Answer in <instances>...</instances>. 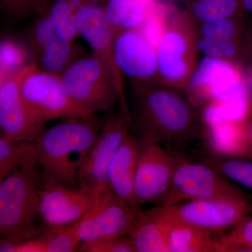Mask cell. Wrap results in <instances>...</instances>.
Masks as SVG:
<instances>
[{"label": "cell", "mask_w": 252, "mask_h": 252, "mask_svg": "<svg viewBox=\"0 0 252 252\" xmlns=\"http://www.w3.org/2000/svg\"><path fill=\"white\" fill-rule=\"evenodd\" d=\"M132 86L131 127L137 138L171 147L198 135L201 119L177 91L159 84Z\"/></svg>", "instance_id": "1"}, {"label": "cell", "mask_w": 252, "mask_h": 252, "mask_svg": "<svg viewBox=\"0 0 252 252\" xmlns=\"http://www.w3.org/2000/svg\"><path fill=\"white\" fill-rule=\"evenodd\" d=\"M105 118L97 114L70 116L34 140L41 185L61 183L76 187L79 169L94 147Z\"/></svg>", "instance_id": "2"}, {"label": "cell", "mask_w": 252, "mask_h": 252, "mask_svg": "<svg viewBox=\"0 0 252 252\" xmlns=\"http://www.w3.org/2000/svg\"><path fill=\"white\" fill-rule=\"evenodd\" d=\"M41 167L34 160L0 182L1 238L23 241L39 238L46 229L41 212Z\"/></svg>", "instance_id": "3"}, {"label": "cell", "mask_w": 252, "mask_h": 252, "mask_svg": "<svg viewBox=\"0 0 252 252\" xmlns=\"http://www.w3.org/2000/svg\"><path fill=\"white\" fill-rule=\"evenodd\" d=\"M160 85L185 92L198 61V23L187 11L170 16L157 48Z\"/></svg>", "instance_id": "4"}, {"label": "cell", "mask_w": 252, "mask_h": 252, "mask_svg": "<svg viewBox=\"0 0 252 252\" xmlns=\"http://www.w3.org/2000/svg\"><path fill=\"white\" fill-rule=\"evenodd\" d=\"M60 77L73 102L91 114L111 112L119 104L114 84L103 65L93 55L78 60Z\"/></svg>", "instance_id": "5"}, {"label": "cell", "mask_w": 252, "mask_h": 252, "mask_svg": "<svg viewBox=\"0 0 252 252\" xmlns=\"http://www.w3.org/2000/svg\"><path fill=\"white\" fill-rule=\"evenodd\" d=\"M185 92L193 107L251 92L245 67L204 56L189 79Z\"/></svg>", "instance_id": "6"}, {"label": "cell", "mask_w": 252, "mask_h": 252, "mask_svg": "<svg viewBox=\"0 0 252 252\" xmlns=\"http://www.w3.org/2000/svg\"><path fill=\"white\" fill-rule=\"evenodd\" d=\"M190 200H245V197L233 182L205 162L180 158L170 193L161 205Z\"/></svg>", "instance_id": "7"}, {"label": "cell", "mask_w": 252, "mask_h": 252, "mask_svg": "<svg viewBox=\"0 0 252 252\" xmlns=\"http://www.w3.org/2000/svg\"><path fill=\"white\" fill-rule=\"evenodd\" d=\"M18 83L26 103L46 122L70 116L91 115L74 103L57 74L39 69L34 63L19 73Z\"/></svg>", "instance_id": "8"}, {"label": "cell", "mask_w": 252, "mask_h": 252, "mask_svg": "<svg viewBox=\"0 0 252 252\" xmlns=\"http://www.w3.org/2000/svg\"><path fill=\"white\" fill-rule=\"evenodd\" d=\"M179 159L160 144L138 139L134 191L139 207L164 203L171 189Z\"/></svg>", "instance_id": "9"}, {"label": "cell", "mask_w": 252, "mask_h": 252, "mask_svg": "<svg viewBox=\"0 0 252 252\" xmlns=\"http://www.w3.org/2000/svg\"><path fill=\"white\" fill-rule=\"evenodd\" d=\"M94 147L79 169V185L86 186L100 195L108 187V172L111 162L118 149L130 133L131 121L119 107L109 113Z\"/></svg>", "instance_id": "10"}, {"label": "cell", "mask_w": 252, "mask_h": 252, "mask_svg": "<svg viewBox=\"0 0 252 252\" xmlns=\"http://www.w3.org/2000/svg\"><path fill=\"white\" fill-rule=\"evenodd\" d=\"M33 63L41 70L61 75L78 60L85 57V51L60 35L49 13H43L26 31L22 41Z\"/></svg>", "instance_id": "11"}, {"label": "cell", "mask_w": 252, "mask_h": 252, "mask_svg": "<svg viewBox=\"0 0 252 252\" xmlns=\"http://www.w3.org/2000/svg\"><path fill=\"white\" fill-rule=\"evenodd\" d=\"M140 207L128 205L109 187L80 220L75 221L82 243L128 235Z\"/></svg>", "instance_id": "12"}, {"label": "cell", "mask_w": 252, "mask_h": 252, "mask_svg": "<svg viewBox=\"0 0 252 252\" xmlns=\"http://www.w3.org/2000/svg\"><path fill=\"white\" fill-rule=\"evenodd\" d=\"M250 27L245 16L198 23V49L206 57L244 66L248 54Z\"/></svg>", "instance_id": "13"}, {"label": "cell", "mask_w": 252, "mask_h": 252, "mask_svg": "<svg viewBox=\"0 0 252 252\" xmlns=\"http://www.w3.org/2000/svg\"><path fill=\"white\" fill-rule=\"evenodd\" d=\"M79 31L92 49L93 56L103 65L119 94V107L131 121L124 74L116 61L114 46L115 32L107 22L103 9L94 5L86 10L80 18Z\"/></svg>", "instance_id": "14"}, {"label": "cell", "mask_w": 252, "mask_h": 252, "mask_svg": "<svg viewBox=\"0 0 252 252\" xmlns=\"http://www.w3.org/2000/svg\"><path fill=\"white\" fill-rule=\"evenodd\" d=\"M168 220L189 223L216 233L232 228L243 218L245 200H190L175 205H158Z\"/></svg>", "instance_id": "15"}, {"label": "cell", "mask_w": 252, "mask_h": 252, "mask_svg": "<svg viewBox=\"0 0 252 252\" xmlns=\"http://www.w3.org/2000/svg\"><path fill=\"white\" fill-rule=\"evenodd\" d=\"M18 75L0 78V131L9 140L33 141L45 130L46 122L25 102Z\"/></svg>", "instance_id": "16"}, {"label": "cell", "mask_w": 252, "mask_h": 252, "mask_svg": "<svg viewBox=\"0 0 252 252\" xmlns=\"http://www.w3.org/2000/svg\"><path fill=\"white\" fill-rule=\"evenodd\" d=\"M43 220L48 226L74 223L94 206L99 198L86 186L68 187L61 183L40 185Z\"/></svg>", "instance_id": "17"}, {"label": "cell", "mask_w": 252, "mask_h": 252, "mask_svg": "<svg viewBox=\"0 0 252 252\" xmlns=\"http://www.w3.org/2000/svg\"><path fill=\"white\" fill-rule=\"evenodd\" d=\"M114 46L118 66L132 85L160 84L157 49L138 30L115 32Z\"/></svg>", "instance_id": "18"}, {"label": "cell", "mask_w": 252, "mask_h": 252, "mask_svg": "<svg viewBox=\"0 0 252 252\" xmlns=\"http://www.w3.org/2000/svg\"><path fill=\"white\" fill-rule=\"evenodd\" d=\"M137 150L138 138L130 132L113 158L108 172L109 189L123 201L136 207H139L134 191Z\"/></svg>", "instance_id": "19"}, {"label": "cell", "mask_w": 252, "mask_h": 252, "mask_svg": "<svg viewBox=\"0 0 252 252\" xmlns=\"http://www.w3.org/2000/svg\"><path fill=\"white\" fill-rule=\"evenodd\" d=\"M128 235L136 252H170L166 223L157 207L140 210Z\"/></svg>", "instance_id": "20"}, {"label": "cell", "mask_w": 252, "mask_h": 252, "mask_svg": "<svg viewBox=\"0 0 252 252\" xmlns=\"http://www.w3.org/2000/svg\"><path fill=\"white\" fill-rule=\"evenodd\" d=\"M167 225L170 252H216L215 233L189 223L168 220L157 206Z\"/></svg>", "instance_id": "21"}, {"label": "cell", "mask_w": 252, "mask_h": 252, "mask_svg": "<svg viewBox=\"0 0 252 252\" xmlns=\"http://www.w3.org/2000/svg\"><path fill=\"white\" fill-rule=\"evenodd\" d=\"M154 1L109 0L103 9L104 16L115 32L125 30L140 29L152 9Z\"/></svg>", "instance_id": "22"}, {"label": "cell", "mask_w": 252, "mask_h": 252, "mask_svg": "<svg viewBox=\"0 0 252 252\" xmlns=\"http://www.w3.org/2000/svg\"><path fill=\"white\" fill-rule=\"evenodd\" d=\"M94 0H57L51 6L49 15L60 35L67 41H74L80 34L79 22L82 14Z\"/></svg>", "instance_id": "23"}, {"label": "cell", "mask_w": 252, "mask_h": 252, "mask_svg": "<svg viewBox=\"0 0 252 252\" xmlns=\"http://www.w3.org/2000/svg\"><path fill=\"white\" fill-rule=\"evenodd\" d=\"M187 13L198 23L245 16L240 0H187Z\"/></svg>", "instance_id": "24"}, {"label": "cell", "mask_w": 252, "mask_h": 252, "mask_svg": "<svg viewBox=\"0 0 252 252\" xmlns=\"http://www.w3.org/2000/svg\"><path fill=\"white\" fill-rule=\"evenodd\" d=\"M34 160H36L34 140H12L0 137V182L16 169Z\"/></svg>", "instance_id": "25"}, {"label": "cell", "mask_w": 252, "mask_h": 252, "mask_svg": "<svg viewBox=\"0 0 252 252\" xmlns=\"http://www.w3.org/2000/svg\"><path fill=\"white\" fill-rule=\"evenodd\" d=\"M33 63L23 41L1 39L0 44V78L19 74Z\"/></svg>", "instance_id": "26"}, {"label": "cell", "mask_w": 252, "mask_h": 252, "mask_svg": "<svg viewBox=\"0 0 252 252\" xmlns=\"http://www.w3.org/2000/svg\"><path fill=\"white\" fill-rule=\"evenodd\" d=\"M39 238L45 247L46 252H77L82 243L75 222L47 226Z\"/></svg>", "instance_id": "27"}, {"label": "cell", "mask_w": 252, "mask_h": 252, "mask_svg": "<svg viewBox=\"0 0 252 252\" xmlns=\"http://www.w3.org/2000/svg\"><path fill=\"white\" fill-rule=\"evenodd\" d=\"M203 162L232 182L252 189V162L229 158H206Z\"/></svg>", "instance_id": "28"}, {"label": "cell", "mask_w": 252, "mask_h": 252, "mask_svg": "<svg viewBox=\"0 0 252 252\" xmlns=\"http://www.w3.org/2000/svg\"><path fill=\"white\" fill-rule=\"evenodd\" d=\"M252 250V218L242 219L238 223L217 238L216 252H240Z\"/></svg>", "instance_id": "29"}, {"label": "cell", "mask_w": 252, "mask_h": 252, "mask_svg": "<svg viewBox=\"0 0 252 252\" xmlns=\"http://www.w3.org/2000/svg\"><path fill=\"white\" fill-rule=\"evenodd\" d=\"M77 252H136L135 246L128 235L82 243Z\"/></svg>", "instance_id": "30"}, {"label": "cell", "mask_w": 252, "mask_h": 252, "mask_svg": "<svg viewBox=\"0 0 252 252\" xmlns=\"http://www.w3.org/2000/svg\"><path fill=\"white\" fill-rule=\"evenodd\" d=\"M248 62V69H246L247 77H248L249 85L252 94V24L250 27L249 34L248 54L246 63Z\"/></svg>", "instance_id": "31"}, {"label": "cell", "mask_w": 252, "mask_h": 252, "mask_svg": "<svg viewBox=\"0 0 252 252\" xmlns=\"http://www.w3.org/2000/svg\"><path fill=\"white\" fill-rule=\"evenodd\" d=\"M241 142H248L252 145V121L244 122L240 126Z\"/></svg>", "instance_id": "32"}, {"label": "cell", "mask_w": 252, "mask_h": 252, "mask_svg": "<svg viewBox=\"0 0 252 252\" xmlns=\"http://www.w3.org/2000/svg\"><path fill=\"white\" fill-rule=\"evenodd\" d=\"M245 12L248 13L252 18V0H240Z\"/></svg>", "instance_id": "33"}, {"label": "cell", "mask_w": 252, "mask_h": 252, "mask_svg": "<svg viewBox=\"0 0 252 252\" xmlns=\"http://www.w3.org/2000/svg\"><path fill=\"white\" fill-rule=\"evenodd\" d=\"M140 1H143V2L149 3L153 1V0H140Z\"/></svg>", "instance_id": "34"}]
</instances>
